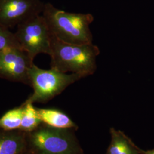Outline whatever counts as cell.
Segmentation results:
<instances>
[{
  "mask_svg": "<svg viewBox=\"0 0 154 154\" xmlns=\"http://www.w3.org/2000/svg\"><path fill=\"white\" fill-rule=\"evenodd\" d=\"M99 48L93 43L72 44L51 36V68L63 72L77 73L84 77L93 75L97 69Z\"/></svg>",
  "mask_w": 154,
  "mask_h": 154,
  "instance_id": "obj_1",
  "label": "cell"
},
{
  "mask_svg": "<svg viewBox=\"0 0 154 154\" xmlns=\"http://www.w3.org/2000/svg\"><path fill=\"white\" fill-rule=\"evenodd\" d=\"M42 15L51 33L57 38L72 44L93 43V34L90 29L94 21L92 14L67 12L46 3Z\"/></svg>",
  "mask_w": 154,
  "mask_h": 154,
  "instance_id": "obj_2",
  "label": "cell"
},
{
  "mask_svg": "<svg viewBox=\"0 0 154 154\" xmlns=\"http://www.w3.org/2000/svg\"><path fill=\"white\" fill-rule=\"evenodd\" d=\"M75 131L55 128L42 123L27 133V149L33 154H85Z\"/></svg>",
  "mask_w": 154,
  "mask_h": 154,
  "instance_id": "obj_3",
  "label": "cell"
},
{
  "mask_svg": "<svg viewBox=\"0 0 154 154\" xmlns=\"http://www.w3.org/2000/svg\"><path fill=\"white\" fill-rule=\"evenodd\" d=\"M29 77L33 93L25 102L31 103H46L83 78L77 73L68 74L53 68L44 70L34 63L29 69Z\"/></svg>",
  "mask_w": 154,
  "mask_h": 154,
  "instance_id": "obj_4",
  "label": "cell"
},
{
  "mask_svg": "<svg viewBox=\"0 0 154 154\" xmlns=\"http://www.w3.org/2000/svg\"><path fill=\"white\" fill-rule=\"evenodd\" d=\"M14 34L20 48L33 59L41 53L50 55L52 34L42 15L32 17L18 25Z\"/></svg>",
  "mask_w": 154,
  "mask_h": 154,
  "instance_id": "obj_5",
  "label": "cell"
},
{
  "mask_svg": "<svg viewBox=\"0 0 154 154\" xmlns=\"http://www.w3.org/2000/svg\"><path fill=\"white\" fill-rule=\"evenodd\" d=\"M33 60L26 51L19 47L0 51V78L30 85L29 70Z\"/></svg>",
  "mask_w": 154,
  "mask_h": 154,
  "instance_id": "obj_6",
  "label": "cell"
},
{
  "mask_svg": "<svg viewBox=\"0 0 154 154\" xmlns=\"http://www.w3.org/2000/svg\"><path fill=\"white\" fill-rule=\"evenodd\" d=\"M44 5L41 0H0V25L9 29L17 26L41 14Z\"/></svg>",
  "mask_w": 154,
  "mask_h": 154,
  "instance_id": "obj_7",
  "label": "cell"
},
{
  "mask_svg": "<svg viewBox=\"0 0 154 154\" xmlns=\"http://www.w3.org/2000/svg\"><path fill=\"white\" fill-rule=\"evenodd\" d=\"M26 149V132L21 130L0 131V154H21Z\"/></svg>",
  "mask_w": 154,
  "mask_h": 154,
  "instance_id": "obj_8",
  "label": "cell"
},
{
  "mask_svg": "<svg viewBox=\"0 0 154 154\" xmlns=\"http://www.w3.org/2000/svg\"><path fill=\"white\" fill-rule=\"evenodd\" d=\"M42 123L49 126L77 130L78 127L71 118L61 110L56 109H37Z\"/></svg>",
  "mask_w": 154,
  "mask_h": 154,
  "instance_id": "obj_9",
  "label": "cell"
},
{
  "mask_svg": "<svg viewBox=\"0 0 154 154\" xmlns=\"http://www.w3.org/2000/svg\"><path fill=\"white\" fill-rule=\"evenodd\" d=\"M110 133L111 141L105 154H140L138 146L124 132L111 127Z\"/></svg>",
  "mask_w": 154,
  "mask_h": 154,
  "instance_id": "obj_10",
  "label": "cell"
},
{
  "mask_svg": "<svg viewBox=\"0 0 154 154\" xmlns=\"http://www.w3.org/2000/svg\"><path fill=\"white\" fill-rule=\"evenodd\" d=\"M23 106L22 121L20 130L24 132H31L37 128L42 123L39 116L37 108L34 107L33 103L24 102Z\"/></svg>",
  "mask_w": 154,
  "mask_h": 154,
  "instance_id": "obj_11",
  "label": "cell"
},
{
  "mask_svg": "<svg viewBox=\"0 0 154 154\" xmlns=\"http://www.w3.org/2000/svg\"><path fill=\"white\" fill-rule=\"evenodd\" d=\"M23 106L9 110L0 118V129L5 131L20 130L22 121Z\"/></svg>",
  "mask_w": 154,
  "mask_h": 154,
  "instance_id": "obj_12",
  "label": "cell"
},
{
  "mask_svg": "<svg viewBox=\"0 0 154 154\" xmlns=\"http://www.w3.org/2000/svg\"><path fill=\"white\" fill-rule=\"evenodd\" d=\"M11 47L20 48L14 33L11 32L9 28L0 25V51Z\"/></svg>",
  "mask_w": 154,
  "mask_h": 154,
  "instance_id": "obj_13",
  "label": "cell"
},
{
  "mask_svg": "<svg viewBox=\"0 0 154 154\" xmlns=\"http://www.w3.org/2000/svg\"><path fill=\"white\" fill-rule=\"evenodd\" d=\"M138 149L140 154H154V149H152L147 150V151H145V150H143V149L139 148L138 147Z\"/></svg>",
  "mask_w": 154,
  "mask_h": 154,
  "instance_id": "obj_14",
  "label": "cell"
},
{
  "mask_svg": "<svg viewBox=\"0 0 154 154\" xmlns=\"http://www.w3.org/2000/svg\"><path fill=\"white\" fill-rule=\"evenodd\" d=\"M33 154L31 151H30L29 150H28V149H26L24 152H23L22 154Z\"/></svg>",
  "mask_w": 154,
  "mask_h": 154,
  "instance_id": "obj_15",
  "label": "cell"
}]
</instances>
